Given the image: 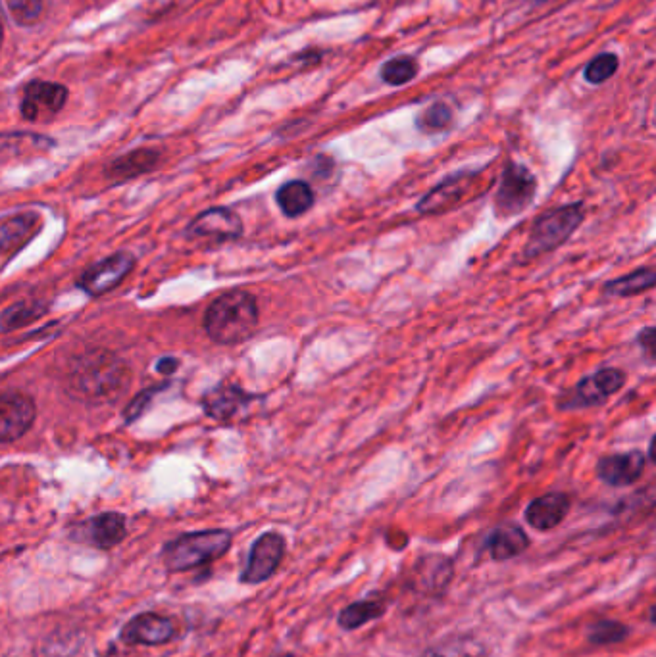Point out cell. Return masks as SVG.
Returning a JSON list of instances; mask_svg holds the SVG:
<instances>
[{
  "mask_svg": "<svg viewBox=\"0 0 656 657\" xmlns=\"http://www.w3.org/2000/svg\"><path fill=\"white\" fill-rule=\"evenodd\" d=\"M37 415L35 402L24 392L0 394V442H14L31 429Z\"/></svg>",
  "mask_w": 656,
  "mask_h": 657,
  "instance_id": "10",
  "label": "cell"
},
{
  "mask_svg": "<svg viewBox=\"0 0 656 657\" xmlns=\"http://www.w3.org/2000/svg\"><path fill=\"white\" fill-rule=\"evenodd\" d=\"M570 511V498L564 492H549L535 498L526 510V521L537 531L558 527Z\"/></svg>",
  "mask_w": 656,
  "mask_h": 657,
  "instance_id": "16",
  "label": "cell"
},
{
  "mask_svg": "<svg viewBox=\"0 0 656 657\" xmlns=\"http://www.w3.org/2000/svg\"><path fill=\"white\" fill-rule=\"evenodd\" d=\"M187 235L214 243H229L241 239L243 221L231 208H210L191 221Z\"/></svg>",
  "mask_w": 656,
  "mask_h": 657,
  "instance_id": "11",
  "label": "cell"
},
{
  "mask_svg": "<svg viewBox=\"0 0 656 657\" xmlns=\"http://www.w3.org/2000/svg\"><path fill=\"white\" fill-rule=\"evenodd\" d=\"M453 122V112L447 104L443 102H435L431 104L428 110L422 112V116L418 118V125L428 131V133H433V131H443L447 129L449 125Z\"/></svg>",
  "mask_w": 656,
  "mask_h": 657,
  "instance_id": "28",
  "label": "cell"
},
{
  "mask_svg": "<svg viewBox=\"0 0 656 657\" xmlns=\"http://www.w3.org/2000/svg\"><path fill=\"white\" fill-rule=\"evenodd\" d=\"M416 73H418V64L408 56L393 58L381 68V77L389 85H404L410 79H414Z\"/></svg>",
  "mask_w": 656,
  "mask_h": 657,
  "instance_id": "27",
  "label": "cell"
},
{
  "mask_svg": "<svg viewBox=\"0 0 656 657\" xmlns=\"http://www.w3.org/2000/svg\"><path fill=\"white\" fill-rule=\"evenodd\" d=\"M537 179L528 168L510 164L503 173L501 185L495 193L497 218L510 219L524 214L535 200Z\"/></svg>",
  "mask_w": 656,
  "mask_h": 657,
  "instance_id": "5",
  "label": "cell"
},
{
  "mask_svg": "<svg viewBox=\"0 0 656 657\" xmlns=\"http://www.w3.org/2000/svg\"><path fill=\"white\" fill-rule=\"evenodd\" d=\"M422 657H487V648L472 634H453L433 644Z\"/></svg>",
  "mask_w": 656,
  "mask_h": 657,
  "instance_id": "22",
  "label": "cell"
},
{
  "mask_svg": "<svg viewBox=\"0 0 656 657\" xmlns=\"http://www.w3.org/2000/svg\"><path fill=\"white\" fill-rule=\"evenodd\" d=\"M12 18L20 25L35 24L43 14V0H6Z\"/></svg>",
  "mask_w": 656,
  "mask_h": 657,
  "instance_id": "31",
  "label": "cell"
},
{
  "mask_svg": "<svg viewBox=\"0 0 656 657\" xmlns=\"http://www.w3.org/2000/svg\"><path fill=\"white\" fill-rule=\"evenodd\" d=\"M258 317V302L251 292L229 291L208 306L202 325L210 341L233 346L253 337Z\"/></svg>",
  "mask_w": 656,
  "mask_h": 657,
  "instance_id": "2",
  "label": "cell"
},
{
  "mask_svg": "<svg viewBox=\"0 0 656 657\" xmlns=\"http://www.w3.org/2000/svg\"><path fill=\"white\" fill-rule=\"evenodd\" d=\"M276 200H278L279 210L287 216V218L295 219L301 218L306 214L312 206H314V191L306 181H289L283 183L276 193Z\"/></svg>",
  "mask_w": 656,
  "mask_h": 657,
  "instance_id": "21",
  "label": "cell"
},
{
  "mask_svg": "<svg viewBox=\"0 0 656 657\" xmlns=\"http://www.w3.org/2000/svg\"><path fill=\"white\" fill-rule=\"evenodd\" d=\"M127 535L126 517L116 511H106L97 517H93L87 523L85 536L89 544L101 550H110L118 546Z\"/></svg>",
  "mask_w": 656,
  "mask_h": 657,
  "instance_id": "18",
  "label": "cell"
},
{
  "mask_svg": "<svg viewBox=\"0 0 656 657\" xmlns=\"http://www.w3.org/2000/svg\"><path fill=\"white\" fill-rule=\"evenodd\" d=\"M645 471V454L631 450L626 454L605 456L597 463V475L610 487H628L641 479Z\"/></svg>",
  "mask_w": 656,
  "mask_h": 657,
  "instance_id": "13",
  "label": "cell"
},
{
  "mask_svg": "<svg viewBox=\"0 0 656 657\" xmlns=\"http://www.w3.org/2000/svg\"><path fill=\"white\" fill-rule=\"evenodd\" d=\"M231 546V533L224 529L181 535L164 548V563L170 571H187L222 558Z\"/></svg>",
  "mask_w": 656,
  "mask_h": 657,
  "instance_id": "3",
  "label": "cell"
},
{
  "mask_svg": "<svg viewBox=\"0 0 656 657\" xmlns=\"http://www.w3.org/2000/svg\"><path fill=\"white\" fill-rule=\"evenodd\" d=\"M451 561L429 556L416 565V584L426 590H439L451 579Z\"/></svg>",
  "mask_w": 656,
  "mask_h": 657,
  "instance_id": "25",
  "label": "cell"
},
{
  "mask_svg": "<svg viewBox=\"0 0 656 657\" xmlns=\"http://www.w3.org/2000/svg\"><path fill=\"white\" fill-rule=\"evenodd\" d=\"M470 185H472L470 175L449 177L447 181H443L441 185L431 189L428 195L418 202V212L424 216H435V214H443V212L455 208L456 204H460L464 200V196L468 195Z\"/></svg>",
  "mask_w": 656,
  "mask_h": 657,
  "instance_id": "14",
  "label": "cell"
},
{
  "mask_svg": "<svg viewBox=\"0 0 656 657\" xmlns=\"http://www.w3.org/2000/svg\"><path fill=\"white\" fill-rule=\"evenodd\" d=\"M177 367H179L177 358H162V360L156 364V371L162 373V375H172Z\"/></svg>",
  "mask_w": 656,
  "mask_h": 657,
  "instance_id": "34",
  "label": "cell"
},
{
  "mask_svg": "<svg viewBox=\"0 0 656 657\" xmlns=\"http://www.w3.org/2000/svg\"><path fill=\"white\" fill-rule=\"evenodd\" d=\"M385 606L379 600H366V602H356L353 606L343 609L339 615V625L347 631H354L374 619L383 615Z\"/></svg>",
  "mask_w": 656,
  "mask_h": 657,
  "instance_id": "26",
  "label": "cell"
},
{
  "mask_svg": "<svg viewBox=\"0 0 656 657\" xmlns=\"http://www.w3.org/2000/svg\"><path fill=\"white\" fill-rule=\"evenodd\" d=\"M626 385V373L618 367H603L593 375L581 379L572 392L570 406L566 408H591L603 406L606 400Z\"/></svg>",
  "mask_w": 656,
  "mask_h": 657,
  "instance_id": "7",
  "label": "cell"
},
{
  "mask_svg": "<svg viewBox=\"0 0 656 657\" xmlns=\"http://www.w3.org/2000/svg\"><path fill=\"white\" fill-rule=\"evenodd\" d=\"M176 633L172 619L158 613H141L133 617L122 629V640L131 646H160L166 644Z\"/></svg>",
  "mask_w": 656,
  "mask_h": 657,
  "instance_id": "12",
  "label": "cell"
},
{
  "mask_svg": "<svg viewBox=\"0 0 656 657\" xmlns=\"http://www.w3.org/2000/svg\"><path fill=\"white\" fill-rule=\"evenodd\" d=\"M131 385L129 365L108 350H89L70 365L68 389L89 404L116 402Z\"/></svg>",
  "mask_w": 656,
  "mask_h": 657,
  "instance_id": "1",
  "label": "cell"
},
{
  "mask_svg": "<svg viewBox=\"0 0 656 657\" xmlns=\"http://www.w3.org/2000/svg\"><path fill=\"white\" fill-rule=\"evenodd\" d=\"M618 70V58L614 54H601L595 60H591V64L585 68V79L589 83L601 85L608 81L614 73Z\"/></svg>",
  "mask_w": 656,
  "mask_h": 657,
  "instance_id": "30",
  "label": "cell"
},
{
  "mask_svg": "<svg viewBox=\"0 0 656 657\" xmlns=\"http://www.w3.org/2000/svg\"><path fill=\"white\" fill-rule=\"evenodd\" d=\"M628 636V627H624L622 623L616 621H601L597 625L591 627L589 631V642L597 644V646H605V644H616L622 642Z\"/></svg>",
  "mask_w": 656,
  "mask_h": 657,
  "instance_id": "29",
  "label": "cell"
},
{
  "mask_svg": "<svg viewBox=\"0 0 656 657\" xmlns=\"http://www.w3.org/2000/svg\"><path fill=\"white\" fill-rule=\"evenodd\" d=\"M530 546V538L522 527L506 523L487 538V552L493 560L506 561L520 556Z\"/></svg>",
  "mask_w": 656,
  "mask_h": 657,
  "instance_id": "19",
  "label": "cell"
},
{
  "mask_svg": "<svg viewBox=\"0 0 656 657\" xmlns=\"http://www.w3.org/2000/svg\"><path fill=\"white\" fill-rule=\"evenodd\" d=\"M158 152L152 150V148H139V150H133L129 152L126 156L114 160L108 168H106V177L108 179H116V181H126V179H133V177H139L143 173H149V171L156 168L158 164Z\"/></svg>",
  "mask_w": 656,
  "mask_h": 657,
  "instance_id": "20",
  "label": "cell"
},
{
  "mask_svg": "<svg viewBox=\"0 0 656 657\" xmlns=\"http://www.w3.org/2000/svg\"><path fill=\"white\" fill-rule=\"evenodd\" d=\"M133 268H135L133 254L116 252L114 256L104 258L101 262L93 264L91 268L85 269L83 275L79 277L77 285L89 296H102V294L120 287Z\"/></svg>",
  "mask_w": 656,
  "mask_h": 657,
  "instance_id": "6",
  "label": "cell"
},
{
  "mask_svg": "<svg viewBox=\"0 0 656 657\" xmlns=\"http://www.w3.org/2000/svg\"><path fill=\"white\" fill-rule=\"evenodd\" d=\"M655 283V268H639L631 271L630 275L608 281L605 285V294L626 298V296H635L641 292L651 291L655 287Z\"/></svg>",
  "mask_w": 656,
  "mask_h": 657,
  "instance_id": "23",
  "label": "cell"
},
{
  "mask_svg": "<svg viewBox=\"0 0 656 657\" xmlns=\"http://www.w3.org/2000/svg\"><path fill=\"white\" fill-rule=\"evenodd\" d=\"M68 102V89L52 81H33L26 87L22 114L29 122H49Z\"/></svg>",
  "mask_w": 656,
  "mask_h": 657,
  "instance_id": "8",
  "label": "cell"
},
{
  "mask_svg": "<svg viewBox=\"0 0 656 657\" xmlns=\"http://www.w3.org/2000/svg\"><path fill=\"white\" fill-rule=\"evenodd\" d=\"M583 204H568L560 206L535 221L531 229L530 239L524 246V262L537 260L545 254L555 252L558 246L566 243L574 231L578 229L583 221Z\"/></svg>",
  "mask_w": 656,
  "mask_h": 657,
  "instance_id": "4",
  "label": "cell"
},
{
  "mask_svg": "<svg viewBox=\"0 0 656 657\" xmlns=\"http://www.w3.org/2000/svg\"><path fill=\"white\" fill-rule=\"evenodd\" d=\"M253 398V394L245 392L237 385H220L202 398V408L208 417L216 421H229L243 408H247Z\"/></svg>",
  "mask_w": 656,
  "mask_h": 657,
  "instance_id": "15",
  "label": "cell"
},
{
  "mask_svg": "<svg viewBox=\"0 0 656 657\" xmlns=\"http://www.w3.org/2000/svg\"><path fill=\"white\" fill-rule=\"evenodd\" d=\"M639 346L647 352V358L649 360H653V356H655V329L653 327H647L641 335H639Z\"/></svg>",
  "mask_w": 656,
  "mask_h": 657,
  "instance_id": "33",
  "label": "cell"
},
{
  "mask_svg": "<svg viewBox=\"0 0 656 657\" xmlns=\"http://www.w3.org/2000/svg\"><path fill=\"white\" fill-rule=\"evenodd\" d=\"M285 554V538L278 533H264L251 548L245 571L241 573V583H264L278 571L279 563Z\"/></svg>",
  "mask_w": 656,
  "mask_h": 657,
  "instance_id": "9",
  "label": "cell"
},
{
  "mask_svg": "<svg viewBox=\"0 0 656 657\" xmlns=\"http://www.w3.org/2000/svg\"><path fill=\"white\" fill-rule=\"evenodd\" d=\"M2 39H4V27H2V22H0V45H2Z\"/></svg>",
  "mask_w": 656,
  "mask_h": 657,
  "instance_id": "35",
  "label": "cell"
},
{
  "mask_svg": "<svg viewBox=\"0 0 656 657\" xmlns=\"http://www.w3.org/2000/svg\"><path fill=\"white\" fill-rule=\"evenodd\" d=\"M41 229V218L33 212L18 214L0 225V256L12 258L26 246Z\"/></svg>",
  "mask_w": 656,
  "mask_h": 657,
  "instance_id": "17",
  "label": "cell"
},
{
  "mask_svg": "<svg viewBox=\"0 0 656 657\" xmlns=\"http://www.w3.org/2000/svg\"><path fill=\"white\" fill-rule=\"evenodd\" d=\"M49 310L47 302L41 300H22L12 304L10 308H6L0 316V329L4 331H12L18 327L29 325L31 321H37L39 317L45 316Z\"/></svg>",
  "mask_w": 656,
  "mask_h": 657,
  "instance_id": "24",
  "label": "cell"
},
{
  "mask_svg": "<svg viewBox=\"0 0 656 657\" xmlns=\"http://www.w3.org/2000/svg\"><path fill=\"white\" fill-rule=\"evenodd\" d=\"M158 390H160V387H152V389H147L145 392L137 394V396H135V398H133V400L127 404V408L124 410V419H126L127 423L135 421L139 415L145 412V408L149 406V402H151L152 396H154Z\"/></svg>",
  "mask_w": 656,
  "mask_h": 657,
  "instance_id": "32",
  "label": "cell"
}]
</instances>
